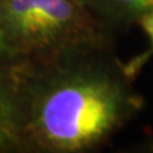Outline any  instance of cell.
<instances>
[{"label":"cell","mask_w":153,"mask_h":153,"mask_svg":"<svg viewBox=\"0 0 153 153\" xmlns=\"http://www.w3.org/2000/svg\"><path fill=\"white\" fill-rule=\"evenodd\" d=\"M21 61V56L14 47L12 40L9 38L0 17V68L13 69Z\"/></svg>","instance_id":"obj_6"},{"label":"cell","mask_w":153,"mask_h":153,"mask_svg":"<svg viewBox=\"0 0 153 153\" xmlns=\"http://www.w3.org/2000/svg\"><path fill=\"white\" fill-rule=\"evenodd\" d=\"M0 153H25L18 96L12 69L0 68Z\"/></svg>","instance_id":"obj_3"},{"label":"cell","mask_w":153,"mask_h":153,"mask_svg":"<svg viewBox=\"0 0 153 153\" xmlns=\"http://www.w3.org/2000/svg\"><path fill=\"white\" fill-rule=\"evenodd\" d=\"M12 73L25 153L101 151L146 108L116 44L25 59Z\"/></svg>","instance_id":"obj_1"},{"label":"cell","mask_w":153,"mask_h":153,"mask_svg":"<svg viewBox=\"0 0 153 153\" xmlns=\"http://www.w3.org/2000/svg\"><path fill=\"white\" fill-rule=\"evenodd\" d=\"M92 14L115 36L137 26L153 12V0H82Z\"/></svg>","instance_id":"obj_4"},{"label":"cell","mask_w":153,"mask_h":153,"mask_svg":"<svg viewBox=\"0 0 153 153\" xmlns=\"http://www.w3.org/2000/svg\"><path fill=\"white\" fill-rule=\"evenodd\" d=\"M137 26L144 32V35L148 38V46L146 50H143L139 54L134 55L129 60L124 61V69L126 74L131 79L135 80L137 76L142 73L144 66L148 64L152 57H153V12L149 14H146L138 21Z\"/></svg>","instance_id":"obj_5"},{"label":"cell","mask_w":153,"mask_h":153,"mask_svg":"<svg viewBox=\"0 0 153 153\" xmlns=\"http://www.w3.org/2000/svg\"><path fill=\"white\" fill-rule=\"evenodd\" d=\"M0 17L22 60L74 47L116 44L82 0H0Z\"/></svg>","instance_id":"obj_2"}]
</instances>
